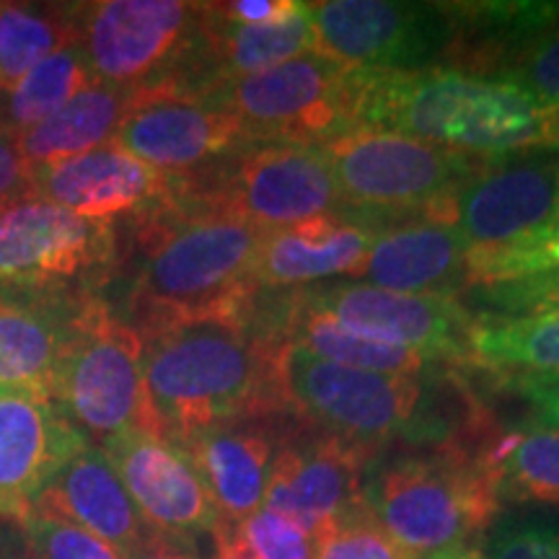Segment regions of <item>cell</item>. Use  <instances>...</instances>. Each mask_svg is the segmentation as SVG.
<instances>
[{"label": "cell", "mask_w": 559, "mask_h": 559, "mask_svg": "<svg viewBox=\"0 0 559 559\" xmlns=\"http://www.w3.org/2000/svg\"><path fill=\"white\" fill-rule=\"evenodd\" d=\"M247 309L190 313L138 330L160 438L179 443L210 425L283 409L275 383L277 334L254 324Z\"/></svg>", "instance_id": "1"}, {"label": "cell", "mask_w": 559, "mask_h": 559, "mask_svg": "<svg viewBox=\"0 0 559 559\" xmlns=\"http://www.w3.org/2000/svg\"><path fill=\"white\" fill-rule=\"evenodd\" d=\"M358 128L481 158L559 153V107L513 83L453 68L358 70Z\"/></svg>", "instance_id": "2"}, {"label": "cell", "mask_w": 559, "mask_h": 559, "mask_svg": "<svg viewBox=\"0 0 559 559\" xmlns=\"http://www.w3.org/2000/svg\"><path fill=\"white\" fill-rule=\"evenodd\" d=\"M140 218L143 257L132 306L143 330L174 317L247 309L257 293L251 272L267 230L185 192Z\"/></svg>", "instance_id": "3"}, {"label": "cell", "mask_w": 559, "mask_h": 559, "mask_svg": "<svg viewBox=\"0 0 559 559\" xmlns=\"http://www.w3.org/2000/svg\"><path fill=\"white\" fill-rule=\"evenodd\" d=\"M362 500L409 559L459 555L502 508L495 479L459 445L394 461L362 487Z\"/></svg>", "instance_id": "4"}, {"label": "cell", "mask_w": 559, "mask_h": 559, "mask_svg": "<svg viewBox=\"0 0 559 559\" xmlns=\"http://www.w3.org/2000/svg\"><path fill=\"white\" fill-rule=\"evenodd\" d=\"M321 151L353 215L423 213L451 200L495 160L368 128L342 132Z\"/></svg>", "instance_id": "5"}, {"label": "cell", "mask_w": 559, "mask_h": 559, "mask_svg": "<svg viewBox=\"0 0 559 559\" xmlns=\"http://www.w3.org/2000/svg\"><path fill=\"white\" fill-rule=\"evenodd\" d=\"M275 383L283 407L296 412L317 432L373 451L415 428L425 381L326 362L290 342L277 340Z\"/></svg>", "instance_id": "6"}, {"label": "cell", "mask_w": 559, "mask_h": 559, "mask_svg": "<svg viewBox=\"0 0 559 559\" xmlns=\"http://www.w3.org/2000/svg\"><path fill=\"white\" fill-rule=\"evenodd\" d=\"M55 402L99 445L124 432L160 436L143 379V337L99 298L88 296L83 304Z\"/></svg>", "instance_id": "7"}, {"label": "cell", "mask_w": 559, "mask_h": 559, "mask_svg": "<svg viewBox=\"0 0 559 559\" xmlns=\"http://www.w3.org/2000/svg\"><path fill=\"white\" fill-rule=\"evenodd\" d=\"M254 143L324 145L355 130L358 70L324 55L300 58L205 91Z\"/></svg>", "instance_id": "8"}, {"label": "cell", "mask_w": 559, "mask_h": 559, "mask_svg": "<svg viewBox=\"0 0 559 559\" xmlns=\"http://www.w3.org/2000/svg\"><path fill=\"white\" fill-rule=\"evenodd\" d=\"M91 79L117 88L179 83L198 50L205 3L99 0L73 5Z\"/></svg>", "instance_id": "9"}, {"label": "cell", "mask_w": 559, "mask_h": 559, "mask_svg": "<svg viewBox=\"0 0 559 559\" xmlns=\"http://www.w3.org/2000/svg\"><path fill=\"white\" fill-rule=\"evenodd\" d=\"M213 174L198 181L179 179L181 192L262 230L334 215L353 218L321 145L254 143L228 156Z\"/></svg>", "instance_id": "10"}, {"label": "cell", "mask_w": 559, "mask_h": 559, "mask_svg": "<svg viewBox=\"0 0 559 559\" xmlns=\"http://www.w3.org/2000/svg\"><path fill=\"white\" fill-rule=\"evenodd\" d=\"M311 19V52L353 70L438 68L456 39L453 3L321 0Z\"/></svg>", "instance_id": "11"}, {"label": "cell", "mask_w": 559, "mask_h": 559, "mask_svg": "<svg viewBox=\"0 0 559 559\" xmlns=\"http://www.w3.org/2000/svg\"><path fill=\"white\" fill-rule=\"evenodd\" d=\"M296 298L358 337L415 349L436 362H469L474 313L459 298L409 296L358 280L306 288Z\"/></svg>", "instance_id": "12"}, {"label": "cell", "mask_w": 559, "mask_h": 559, "mask_svg": "<svg viewBox=\"0 0 559 559\" xmlns=\"http://www.w3.org/2000/svg\"><path fill=\"white\" fill-rule=\"evenodd\" d=\"M115 260L111 223L24 194L0 205V290L66 288Z\"/></svg>", "instance_id": "13"}, {"label": "cell", "mask_w": 559, "mask_h": 559, "mask_svg": "<svg viewBox=\"0 0 559 559\" xmlns=\"http://www.w3.org/2000/svg\"><path fill=\"white\" fill-rule=\"evenodd\" d=\"M115 143L160 174L185 179L251 145L213 96L174 83L140 88Z\"/></svg>", "instance_id": "14"}, {"label": "cell", "mask_w": 559, "mask_h": 559, "mask_svg": "<svg viewBox=\"0 0 559 559\" xmlns=\"http://www.w3.org/2000/svg\"><path fill=\"white\" fill-rule=\"evenodd\" d=\"M559 221V153L495 158L449 200V223L477 247H502Z\"/></svg>", "instance_id": "15"}, {"label": "cell", "mask_w": 559, "mask_h": 559, "mask_svg": "<svg viewBox=\"0 0 559 559\" xmlns=\"http://www.w3.org/2000/svg\"><path fill=\"white\" fill-rule=\"evenodd\" d=\"M102 451L153 534L192 547L194 536L218 528L221 515L207 487L174 440L151 432H124L104 443Z\"/></svg>", "instance_id": "16"}, {"label": "cell", "mask_w": 559, "mask_h": 559, "mask_svg": "<svg viewBox=\"0 0 559 559\" xmlns=\"http://www.w3.org/2000/svg\"><path fill=\"white\" fill-rule=\"evenodd\" d=\"M373 451L324 436L288 438L270 466L264 506L317 536L362 502V472Z\"/></svg>", "instance_id": "17"}, {"label": "cell", "mask_w": 559, "mask_h": 559, "mask_svg": "<svg viewBox=\"0 0 559 559\" xmlns=\"http://www.w3.org/2000/svg\"><path fill=\"white\" fill-rule=\"evenodd\" d=\"M29 194L81 218L111 223L174 200L179 179L156 171L109 140L81 156L32 169Z\"/></svg>", "instance_id": "18"}, {"label": "cell", "mask_w": 559, "mask_h": 559, "mask_svg": "<svg viewBox=\"0 0 559 559\" xmlns=\"http://www.w3.org/2000/svg\"><path fill=\"white\" fill-rule=\"evenodd\" d=\"M86 445L50 396L0 389V519L24 521L41 489Z\"/></svg>", "instance_id": "19"}, {"label": "cell", "mask_w": 559, "mask_h": 559, "mask_svg": "<svg viewBox=\"0 0 559 559\" xmlns=\"http://www.w3.org/2000/svg\"><path fill=\"white\" fill-rule=\"evenodd\" d=\"M347 277L409 296L459 298L469 290V243L445 221L440 202L379 228Z\"/></svg>", "instance_id": "20"}, {"label": "cell", "mask_w": 559, "mask_h": 559, "mask_svg": "<svg viewBox=\"0 0 559 559\" xmlns=\"http://www.w3.org/2000/svg\"><path fill=\"white\" fill-rule=\"evenodd\" d=\"M86 298L66 288L0 290V389L55 400Z\"/></svg>", "instance_id": "21"}, {"label": "cell", "mask_w": 559, "mask_h": 559, "mask_svg": "<svg viewBox=\"0 0 559 559\" xmlns=\"http://www.w3.org/2000/svg\"><path fill=\"white\" fill-rule=\"evenodd\" d=\"M257 419L262 417L210 425L177 443L226 523H239L264 506L277 445L270 428L257 425Z\"/></svg>", "instance_id": "22"}, {"label": "cell", "mask_w": 559, "mask_h": 559, "mask_svg": "<svg viewBox=\"0 0 559 559\" xmlns=\"http://www.w3.org/2000/svg\"><path fill=\"white\" fill-rule=\"evenodd\" d=\"M32 513L52 515L91 531L124 557L153 531L140 519L107 453L86 445L34 500Z\"/></svg>", "instance_id": "23"}, {"label": "cell", "mask_w": 559, "mask_h": 559, "mask_svg": "<svg viewBox=\"0 0 559 559\" xmlns=\"http://www.w3.org/2000/svg\"><path fill=\"white\" fill-rule=\"evenodd\" d=\"M379 228L358 218H317L290 228L267 230L251 272V285L293 288L349 275L366 260Z\"/></svg>", "instance_id": "24"}, {"label": "cell", "mask_w": 559, "mask_h": 559, "mask_svg": "<svg viewBox=\"0 0 559 559\" xmlns=\"http://www.w3.org/2000/svg\"><path fill=\"white\" fill-rule=\"evenodd\" d=\"M489 472L500 502H531L559 508V428L531 423L498 430L487 425L466 445Z\"/></svg>", "instance_id": "25"}, {"label": "cell", "mask_w": 559, "mask_h": 559, "mask_svg": "<svg viewBox=\"0 0 559 559\" xmlns=\"http://www.w3.org/2000/svg\"><path fill=\"white\" fill-rule=\"evenodd\" d=\"M140 88H117L107 83H91L52 117L34 124L24 135L13 138L21 158L29 169L58 164L81 156L115 140Z\"/></svg>", "instance_id": "26"}, {"label": "cell", "mask_w": 559, "mask_h": 559, "mask_svg": "<svg viewBox=\"0 0 559 559\" xmlns=\"http://www.w3.org/2000/svg\"><path fill=\"white\" fill-rule=\"evenodd\" d=\"M277 340L298 345L319 360L337 362L345 368L373 370V373L419 376L440 366V362L423 353H415V349L383 345V342L358 337V334L342 330L330 317L309 309L298 298H293L288 313L283 317V332Z\"/></svg>", "instance_id": "27"}, {"label": "cell", "mask_w": 559, "mask_h": 559, "mask_svg": "<svg viewBox=\"0 0 559 559\" xmlns=\"http://www.w3.org/2000/svg\"><path fill=\"white\" fill-rule=\"evenodd\" d=\"M469 362L528 376H559V311L539 317H477L469 330Z\"/></svg>", "instance_id": "28"}, {"label": "cell", "mask_w": 559, "mask_h": 559, "mask_svg": "<svg viewBox=\"0 0 559 559\" xmlns=\"http://www.w3.org/2000/svg\"><path fill=\"white\" fill-rule=\"evenodd\" d=\"M86 60L79 41H70L32 68L24 79L0 91V132L19 138L55 111L66 107L79 91L91 86Z\"/></svg>", "instance_id": "29"}, {"label": "cell", "mask_w": 559, "mask_h": 559, "mask_svg": "<svg viewBox=\"0 0 559 559\" xmlns=\"http://www.w3.org/2000/svg\"><path fill=\"white\" fill-rule=\"evenodd\" d=\"M75 41L73 5L0 3V91Z\"/></svg>", "instance_id": "30"}, {"label": "cell", "mask_w": 559, "mask_h": 559, "mask_svg": "<svg viewBox=\"0 0 559 559\" xmlns=\"http://www.w3.org/2000/svg\"><path fill=\"white\" fill-rule=\"evenodd\" d=\"M559 267V221L502 247L469 249V288Z\"/></svg>", "instance_id": "31"}, {"label": "cell", "mask_w": 559, "mask_h": 559, "mask_svg": "<svg viewBox=\"0 0 559 559\" xmlns=\"http://www.w3.org/2000/svg\"><path fill=\"white\" fill-rule=\"evenodd\" d=\"M485 79L513 83L539 102L559 107V19L508 52Z\"/></svg>", "instance_id": "32"}, {"label": "cell", "mask_w": 559, "mask_h": 559, "mask_svg": "<svg viewBox=\"0 0 559 559\" xmlns=\"http://www.w3.org/2000/svg\"><path fill=\"white\" fill-rule=\"evenodd\" d=\"M481 317H539L559 311V267L502 283L477 285L464 293Z\"/></svg>", "instance_id": "33"}, {"label": "cell", "mask_w": 559, "mask_h": 559, "mask_svg": "<svg viewBox=\"0 0 559 559\" xmlns=\"http://www.w3.org/2000/svg\"><path fill=\"white\" fill-rule=\"evenodd\" d=\"M317 559H409L391 542L366 500L317 536Z\"/></svg>", "instance_id": "34"}, {"label": "cell", "mask_w": 559, "mask_h": 559, "mask_svg": "<svg viewBox=\"0 0 559 559\" xmlns=\"http://www.w3.org/2000/svg\"><path fill=\"white\" fill-rule=\"evenodd\" d=\"M21 528L39 559H124L109 542L52 515L29 513L21 521Z\"/></svg>", "instance_id": "35"}, {"label": "cell", "mask_w": 559, "mask_h": 559, "mask_svg": "<svg viewBox=\"0 0 559 559\" xmlns=\"http://www.w3.org/2000/svg\"><path fill=\"white\" fill-rule=\"evenodd\" d=\"M234 526L254 559H317V539L309 531L267 508L254 510Z\"/></svg>", "instance_id": "36"}, {"label": "cell", "mask_w": 559, "mask_h": 559, "mask_svg": "<svg viewBox=\"0 0 559 559\" xmlns=\"http://www.w3.org/2000/svg\"><path fill=\"white\" fill-rule=\"evenodd\" d=\"M481 559H559V519L506 521L489 536Z\"/></svg>", "instance_id": "37"}, {"label": "cell", "mask_w": 559, "mask_h": 559, "mask_svg": "<svg viewBox=\"0 0 559 559\" xmlns=\"http://www.w3.org/2000/svg\"><path fill=\"white\" fill-rule=\"evenodd\" d=\"M298 0H230V3H210V11L221 21L239 26L272 24L298 11Z\"/></svg>", "instance_id": "38"}, {"label": "cell", "mask_w": 559, "mask_h": 559, "mask_svg": "<svg viewBox=\"0 0 559 559\" xmlns=\"http://www.w3.org/2000/svg\"><path fill=\"white\" fill-rule=\"evenodd\" d=\"M32 169L21 158L16 140L0 132V205L29 194Z\"/></svg>", "instance_id": "39"}, {"label": "cell", "mask_w": 559, "mask_h": 559, "mask_svg": "<svg viewBox=\"0 0 559 559\" xmlns=\"http://www.w3.org/2000/svg\"><path fill=\"white\" fill-rule=\"evenodd\" d=\"M519 383L521 394L539 412L542 423L559 428V376H528V379H513Z\"/></svg>", "instance_id": "40"}, {"label": "cell", "mask_w": 559, "mask_h": 559, "mask_svg": "<svg viewBox=\"0 0 559 559\" xmlns=\"http://www.w3.org/2000/svg\"><path fill=\"white\" fill-rule=\"evenodd\" d=\"M124 559H198V557H194L190 544L166 539V536L160 534H151L148 539L140 544L135 551H130Z\"/></svg>", "instance_id": "41"}, {"label": "cell", "mask_w": 559, "mask_h": 559, "mask_svg": "<svg viewBox=\"0 0 559 559\" xmlns=\"http://www.w3.org/2000/svg\"><path fill=\"white\" fill-rule=\"evenodd\" d=\"M0 559H39L34 555L21 523L0 519Z\"/></svg>", "instance_id": "42"}, {"label": "cell", "mask_w": 559, "mask_h": 559, "mask_svg": "<svg viewBox=\"0 0 559 559\" xmlns=\"http://www.w3.org/2000/svg\"><path fill=\"white\" fill-rule=\"evenodd\" d=\"M215 536V559H254L247 544L241 542V536L236 534L234 523L221 521L218 528L213 531Z\"/></svg>", "instance_id": "43"}, {"label": "cell", "mask_w": 559, "mask_h": 559, "mask_svg": "<svg viewBox=\"0 0 559 559\" xmlns=\"http://www.w3.org/2000/svg\"><path fill=\"white\" fill-rule=\"evenodd\" d=\"M456 559H481V557L474 555V551H466V555H459Z\"/></svg>", "instance_id": "44"}]
</instances>
